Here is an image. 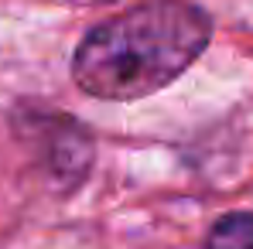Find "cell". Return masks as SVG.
I'll return each mask as SVG.
<instances>
[{
    "label": "cell",
    "mask_w": 253,
    "mask_h": 249,
    "mask_svg": "<svg viewBox=\"0 0 253 249\" xmlns=\"http://www.w3.org/2000/svg\"><path fill=\"white\" fill-rule=\"evenodd\" d=\"M212 38V21L192 0H140L85 31L72 55L76 85L130 103L171 85Z\"/></svg>",
    "instance_id": "cell-1"
},
{
    "label": "cell",
    "mask_w": 253,
    "mask_h": 249,
    "mask_svg": "<svg viewBox=\"0 0 253 249\" xmlns=\"http://www.w3.org/2000/svg\"><path fill=\"white\" fill-rule=\"evenodd\" d=\"M206 249H253V212L222 215L206 236Z\"/></svg>",
    "instance_id": "cell-2"
}]
</instances>
